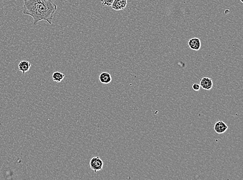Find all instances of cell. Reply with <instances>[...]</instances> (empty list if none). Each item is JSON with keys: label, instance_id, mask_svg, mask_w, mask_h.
<instances>
[{"label": "cell", "instance_id": "obj_1", "mask_svg": "<svg viewBox=\"0 0 243 180\" xmlns=\"http://www.w3.org/2000/svg\"><path fill=\"white\" fill-rule=\"evenodd\" d=\"M24 15L33 18L36 25L41 21H46L51 24L57 10V5L52 0H24Z\"/></svg>", "mask_w": 243, "mask_h": 180}, {"label": "cell", "instance_id": "obj_2", "mask_svg": "<svg viewBox=\"0 0 243 180\" xmlns=\"http://www.w3.org/2000/svg\"><path fill=\"white\" fill-rule=\"evenodd\" d=\"M90 166L91 169L96 173V172L101 170L103 168V162L99 157H94L90 160Z\"/></svg>", "mask_w": 243, "mask_h": 180}, {"label": "cell", "instance_id": "obj_3", "mask_svg": "<svg viewBox=\"0 0 243 180\" xmlns=\"http://www.w3.org/2000/svg\"><path fill=\"white\" fill-rule=\"evenodd\" d=\"M200 86L205 90H211L213 86V81L211 80V78L209 77H204L200 80Z\"/></svg>", "mask_w": 243, "mask_h": 180}, {"label": "cell", "instance_id": "obj_4", "mask_svg": "<svg viewBox=\"0 0 243 180\" xmlns=\"http://www.w3.org/2000/svg\"><path fill=\"white\" fill-rule=\"evenodd\" d=\"M228 127L225 122L222 121H219L215 124L214 130L216 133L218 134H222L225 133L227 130Z\"/></svg>", "mask_w": 243, "mask_h": 180}, {"label": "cell", "instance_id": "obj_5", "mask_svg": "<svg viewBox=\"0 0 243 180\" xmlns=\"http://www.w3.org/2000/svg\"><path fill=\"white\" fill-rule=\"evenodd\" d=\"M127 5V0H114L111 4L112 9L115 10H123Z\"/></svg>", "mask_w": 243, "mask_h": 180}, {"label": "cell", "instance_id": "obj_6", "mask_svg": "<svg viewBox=\"0 0 243 180\" xmlns=\"http://www.w3.org/2000/svg\"><path fill=\"white\" fill-rule=\"evenodd\" d=\"M188 45L191 49L198 51L201 48V41L199 38H192L188 42Z\"/></svg>", "mask_w": 243, "mask_h": 180}, {"label": "cell", "instance_id": "obj_7", "mask_svg": "<svg viewBox=\"0 0 243 180\" xmlns=\"http://www.w3.org/2000/svg\"><path fill=\"white\" fill-rule=\"evenodd\" d=\"M30 67L31 63L28 61L23 60L21 61L19 63V70L21 72L24 74L30 70Z\"/></svg>", "mask_w": 243, "mask_h": 180}, {"label": "cell", "instance_id": "obj_8", "mask_svg": "<svg viewBox=\"0 0 243 180\" xmlns=\"http://www.w3.org/2000/svg\"><path fill=\"white\" fill-rule=\"evenodd\" d=\"M99 80L102 83L107 84L111 82L112 78L111 75L108 72H103L100 75Z\"/></svg>", "mask_w": 243, "mask_h": 180}, {"label": "cell", "instance_id": "obj_9", "mask_svg": "<svg viewBox=\"0 0 243 180\" xmlns=\"http://www.w3.org/2000/svg\"><path fill=\"white\" fill-rule=\"evenodd\" d=\"M64 77L65 75L63 74V73H61L60 72L56 71L53 73L52 77L54 81L57 83H60L63 80Z\"/></svg>", "mask_w": 243, "mask_h": 180}, {"label": "cell", "instance_id": "obj_10", "mask_svg": "<svg viewBox=\"0 0 243 180\" xmlns=\"http://www.w3.org/2000/svg\"><path fill=\"white\" fill-rule=\"evenodd\" d=\"M102 4L105 6H110L114 0H101Z\"/></svg>", "mask_w": 243, "mask_h": 180}, {"label": "cell", "instance_id": "obj_11", "mask_svg": "<svg viewBox=\"0 0 243 180\" xmlns=\"http://www.w3.org/2000/svg\"><path fill=\"white\" fill-rule=\"evenodd\" d=\"M201 86L200 84L194 83L193 85V89L195 91H199L200 89Z\"/></svg>", "mask_w": 243, "mask_h": 180}, {"label": "cell", "instance_id": "obj_12", "mask_svg": "<svg viewBox=\"0 0 243 180\" xmlns=\"http://www.w3.org/2000/svg\"><path fill=\"white\" fill-rule=\"evenodd\" d=\"M229 13V10H228V9L225 11V13H226V14H228Z\"/></svg>", "mask_w": 243, "mask_h": 180}, {"label": "cell", "instance_id": "obj_13", "mask_svg": "<svg viewBox=\"0 0 243 180\" xmlns=\"http://www.w3.org/2000/svg\"><path fill=\"white\" fill-rule=\"evenodd\" d=\"M240 1H241V3H243V0H240Z\"/></svg>", "mask_w": 243, "mask_h": 180}]
</instances>
